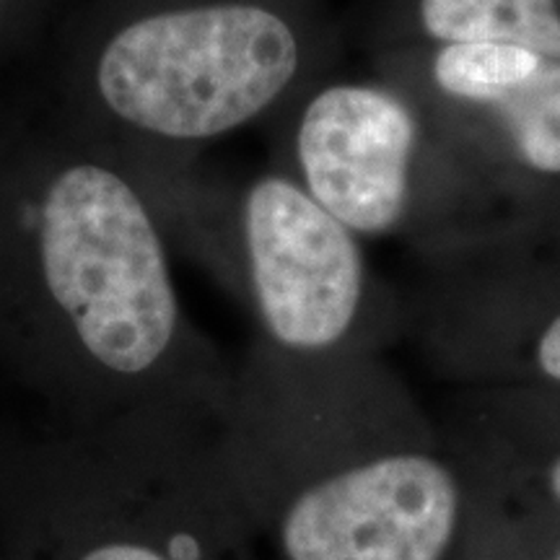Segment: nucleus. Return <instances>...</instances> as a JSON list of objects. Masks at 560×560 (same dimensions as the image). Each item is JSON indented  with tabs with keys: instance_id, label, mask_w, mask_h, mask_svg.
Masks as SVG:
<instances>
[{
	"instance_id": "8",
	"label": "nucleus",
	"mask_w": 560,
	"mask_h": 560,
	"mask_svg": "<svg viewBox=\"0 0 560 560\" xmlns=\"http://www.w3.org/2000/svg\"><path fill=\"white\" fill-rule=\"evenodd\" d=\"M532 170L560 174V60L542 58L520 86L503 91L493 104Z\"/></svg>"
},
{
	"instance_id": "10",
	"label": "nucleus",
	"mask_w": 560,
	"mask_h": 560,
	"mask_svg": "<svg viewBox=\"0 0 560 560\" xmlns=\"http://www.w3.org/2000/svg\"><path fill=\"white\" fill-rule=\"evenodd\" d=\"M50 0H0V58L24 42L47 16Z\"/></svg>"
},
{
	"instance_id": "11",
	"label": "nucleus",
	"mask_w": 560,
	"mask_h": 560,
	"mask_svg": "<svg viewBox=\"0 0 560 560\" xmlns=\"http://www.w3.org/2000/svg\"><path fill=\"white\" fill-rule=\"evenodd\" d=\"M535 359L548 380L560 382V314L545 327L540 340H537Z\"/></svg>"
},
{
	"instance_id": "13",
	"label": "nucleus",
	"mask_w": 560,
	"mask_h": 560,
	"mask_svg": "<svg viewBox=\"0 0 560 560\" xmlns=\"http://www.w3.org/2000/svg\"><path fill=\"white\" fill-rule=\"evenodd\" d=\"M556 560H560V552H558V558H556Z\"/></svg>"
},
{
	"instance_id": "4",
	"label": "nucleus",
	"mask_w": 560,
	"mask_h": 560,
	"mask_svg": "<svg viewBox=\"0 0 560 560\" xmlns=\"http://www.w3.org/2000/svg\"><path fill=\"white\" fill-rule=\"evenodd\" d=\"M244 244L272 340L299 353L338 346L363 296V262L350 229L293 182L265 177L247 195Z\"/></svg>"
},
{
	"instance_id": "5",
	"label": "nucleus",
	"mask_w": 560,
	"mask_h": 560,
	"mask_svg": "<svg viewBox=\"0 0 560 560\" xmlns=\"http://www.w3.org/2000/svg\"><path fill=\"white\" fill-rule=\"evenodd\" d=\"M412 143V117L384 91H322L299 128L306 192L346 229L382 234L405 213Z\"/></svg>"
},
{
	"instance_id": "6",
	"label": "nucleus",
	"mask_w": 560,
	"mask_h": 560,
	"mask_svg": "<svg viewBox=\"0 0 560 560\" xmlns=\"http://www.w3.org/2000/svg\"><path fill=\"white\" fill-rule=\"evenodd\" d=\"M433 39L501 42L560 60V16L552 0H420Z\"/></svg>"
},
{
	"instance_id": "2",
	"label": "nucleus",
	"mask_w": 560,
	"mask_h": 560,
	"mask_svg": "<svg viewBox=\"0 0 560 560\" xmlns=\"http://www.w3.org/2000/svg\"><path fill=\"white\" fill-rule=\"evenodd\" d=\"M296 68L299 45L283 19L208 0L125 21L91 55L83 86L125 128L195 143L260 115Z\"/></svg>"
},
{
	"instance_id": "7",
	"label": "nucleus",
	"mask_w": 560,
	"mask_h": 560,
	"mask_svg": "<svg viewBox=\"0 0 560 560\" xmlns=\"http://www.w3.org/2000/svg\"><path fill=\"white\" fill-rule=\"evenodd\" d=\"M208 537L200 524H182L174 514L161 522L149 520V511L145 520L140 511H96L94 520L73 524L62 535L66 542L52 560H210L202 545Z\"/></svg>"
},
{
	"instance_id": "9",
	"label": "nucleus",
	"mask_w": 560,
	"mask_h": 560,
	"mask_svg": "<svg viewBox=\"0 0 560 560\" xmlns=\"http://www.w3.org/2000/svg\"><path fill=\"white\" fill-rule=\"evenodd\" d=\"M540 60V55L501 42H450L436 55L433 75L446 94L490 107L495 96L529 79Z\"/></svg>"
},
{
	"instance_id": "12",
	"label": "nucleus",
	"mask_w": 560,
	"mask_h": 560,
	"mask_svg": "<svg viewBox=\"0 0 560 560\" xmlns=\"http://www.w3.org/2000/svg\"><path fill=\"white\" fill-rule=\"evenodd\" d=\"M548 488H550V493L556 495V501L560 503V454L550 462V467H548Z\"/></svg>"
},
{
	"instance_id": "3",
	"label": "nucleus",
	"mask_w": 560,
	"mask_h": 560,
	"mask_svg": "<svg viewBox=\"0 0 560 560\" xmlns=\"http://www.w3.org/2000/svg\"><path fill=\"white\" fill-rule=\"evenodd\" d=\"M467 516L452 462L389 446L299 482L278 506L283 560H450Z\"/></svg>"
},
{
	"instance_id": "1",
	"label": "nucleus",
	"mask_w": 560,
	"mask_h": 560,
	"mask_svg": "<svg viewBox=\"0 0 560 560\" xmlns=\"http://www.w3.org/2000/svg\"><path fill=\"white\" fill-rule=\"evenodd\" d=\"M182 306L136 185L83 153L47 102L0 112V353L73 402L151 395Z\"/></svg>"
}]
</instances>
